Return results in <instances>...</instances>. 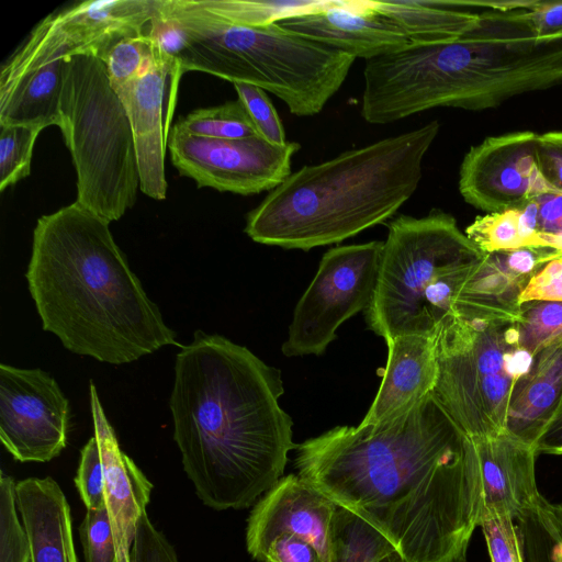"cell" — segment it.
<instances>
[{"instance_id":"cell-4","label":"cell","mask_w":562,"mask_h":562,"mask_svg":"<svg viewBox=\"0 0 562 562\" xmlns=\"http://www.w3.org/2000/svg\"><path fill=\"white\" fill-rule=\"evenodd\" d=\"M527 10H485L454 41L366 61L362 117L387 124L440 106L479 111L562 86V34L539 36Z\"/></svg>"},{"instance_id":"cell-35","label":"cell","mask_w":562,"mask_h":562,"mask_svg":"<svg viewBox=\"0 0 562 562\" xmlns=\"http://www.w3.org/2000/svg\"><path fill=\"white\" fill-rule=\"evenodd\" d=\"M479 527L492 562H524L517 526L509 514L483 507Z\"/></svg>"},{"instance_id":"cell-47","label":"cell","mask_w":562,"mask_h":562,"mask_svg":"<svg viewBox=\"0 0 562 562\" xmlns=\"http://www.w3.org/2000/svg\"><path fill=\"white\" fill-rule=\"evenodd\" d=\"M379 562H405L403 558L400 555L398 552L394 551L383 559H381Z\"/></svg>"},{"instance_id":"cell-32","label":"cell","mask_w":562,"mask_h":562,"mask_svg":"<svg viewBox=\"0 0 562 562\" xmlns=\"http://www.w3.org/2000/svg\"><path fill=\"white\" fill-rule=\"evenodd\" d=\"M100 59L105 66L112 88L116 89L135 80L154 64L155 49L144 33L117 41Z\"/></svg>"},{"instance_id":"cell-48","label":"cell","mask_w":562,"mask_h":562,"mask_svg":"<svg viewBox=\"0 0 562 562\" xmlns=\"http://www.w3.org/2000/svg\"><path fill=\"white\" fill-rule=\"evenodd\" d=\"M555 507H557V510H558V513H559V515L561 517V520H562V503L555 504Z\"/></svg>"},{"instance_id":"cell-31","label":"cell","mask_w":562,"mask_h":562,"mask_svg":"<svg viewBox=\"0 0 562 562\" xmlns=\"http://www.w3.org/2000/svg\"><path fill=\"white\" fill-rule=\"evenodd\" d=\"M515 326L519 347L535 357L562 341V302L535 300L521 303Z\"/></svg>"},{"instance_id":"cell-12","label":"cell","mask_w":562,"mask_h":562,"mask_svg":"<svg viewBox=\"0 0 562 562\" xmlns=\"http://www.w3.org/2000/svg\"><path fill=\"white\" fill-rule=\"evenodd\" d=\"M70 47L55 12L41 20L2 64L0 125L40 130L60 123V100Z\"/></svg>"},{"instance_id":"cell-19","label":"cell","mask_w":562,"mask_h":562,"mask_svg":"<svg viewBox=\"0 0 562 562\" xmlns=\"http://www.w3.org/2000/svg\"><path fill=\"white\" fill-rule=\"evenodd\" d=\"M470 438L480 463L483 507L507 513L516 519L540 503L543 496L536 481L535 447L506 430Z\"/></svg>"},{"instance_id":"cell-20","label":"cell","mask_w":562,"mask_h":562,"mask_svg":"<svg viewBox=\"0 0 562 562\" xmlns=\"http://www.w3.org/2000/svg\"><path fill=\"white\" fill-rule=\"evenodd\" d=\"M386 344L382 382L361 425H376L404 415L437 384V336H400Z\"/></svg>"},{"instance_id":"cell-39","label":"cell","mask_w":562,"mask_h":562,"mask_svg":"<svg viewBox=\"0 0 562 562\" xmlns=\"http://www.w3.org/2000/svg\"><path fill=\"white\" fill-rule=\"evenodd\" d=\"M75 485L87 509L105 505L104 476L101 454L95 437H91L80 451Z\"/></svg>"},{"instance_id":"cell-42","label":"cell","mask_w":562,"mask_h":562,"mask_svg":"<svg viewBox=\"0 0 562 562\" xmlns=\"http://www.w3.org/2000/svg\"><path fill=\"white\" fill-rule=\"evenodd\" d=\"M535 300L562 302V252L548 261L530 280L519 303Z\"/></svg>"},{"instance_id":"cell-26","label":"cell","mask_w":562,"mask_h":562,"mask_svg":"<svg viewBox=\"0 0 562 562\" xmlns=\"http://www.w3.org/2000/svg\"><path fill=\"white\" fill-rule=\"evenodd\" d=\"M464 233L483 254L525 247L562 250V244L558 239L531 229L519 207L477 216Z\"/></svg>"},{"instance_id":"cell-40","label":"cell","mask_w":562,"mask_h":562,"mask_svg":"<svg viewBox=\"0 0 562 562\" xmlns=\"http://www.w3.org/2000/svg\"><path fill=\"white\" fill-rule=\"evenodd\" d=\"M130 562H179L173 546L150 521L147 512L137 521Z\"/></svg>"},{"instance_id":"cell-24","label":"cell","mask_w":562,"mask_h":562,"mask_svg":"<svg viewBox=\"0 0 562 562\" xmlns=\"http://www.w3.org/2000/svg\"><path fill=\"white\" fill-rule=\"evenodd\" d=\"M562 394V341L533 357L512 391L505 430L535 447Z\"/></svg>"},{"instance_id":"cell-44","label":"cell","mask_w":562,"mask_h":562,"mask_svg":"<svg viewBox=\"0 0 562 562\" xmlns=\"http://www.w3.org/2000/svg\"><path fill=\"white\" fill-rule=\"evenodd\" d=\"M533 199L538 206V231L562 244V192H547Z\"/></svg>"},{"instance_id":"cell-14","label":"cell","mask_w":562,"mask_h":562,"mask_svg":"<svg viewBox=\"0 0 562 562\" xmlns=\"http://www.w3.org/2000/svg\"><path fill=\"white\" fill-rule=\"evenodd\" d=\"M538 135L531 131L485 138L464 156L459 191L486 213L518 207L535 196L560 192L542 176L537 160Z\"/></svg>"},{"instance_id":"cell-2","label":"cell","mask_w":562,"mask_h":562,"mask_svg":"<svg viewBox=\"0 0 562 562\" xmlns=\"http://www.w3.org/2000/svg\"><path fill=\"white\" fill-rule=\"evenodd\" d=\"M279 369L244 346L195 330L176 357L169 400L173 439L200 501L244 509L284 476L293 422Z\"/></svg>"},{"instance_id":"cell-45","label":"cell","mask_w":562,"mask_h":562,"mask_svg":"<svg viewBox=\"0 0 562 562\" xmlns=\"http://www.w3.org/2000/svg\"><path fill=\"white\" fill-rule=\"evenodd\" d=\"M527 16L539 36L562 34V1H536Z\"/></svg>"},{"instance_id":"cell-9","label":"cell","mask_w":562,"mask_h":562,"mask_svg":"<svg viewBox=\"0 0 562 562\" xmlns=\"http://www.w3.org/2000/svg\"><path fill=\"white\" fill-rule=\"evenodd\" d=\"M434 393L469 437L505 431L516 381L533 357L518 344L515 323L468 318L452 312L437 335Z\"/></svg>"},{"instance_id":"cell-22","label":"cell","mask_w":562,"mask_h":562,"mask_svg":"<svg viewBox=\"0 0 562 562\" xmlns=\"http://www.w3.org/2000/svg\"><path fill=\"white\" fill-rule=\"evenodd\" d=\"M159 0H93L55 11L70 55H102L117 41L146 33Z\"/></svg>"},{"instance_id":"cell-36","label":"cell","mask_w":562,"mask_h":562,"mask_svg":"<svg viewBox=\"0 0 562 562\" xmlns=\"http://www.w3.org/2000/svg\"><path fill=\"white\" fill-rule=\"evenodd\" d=\"M238 100L246 108L259 136L274 145H284L282 122L266 91L248 83H233Z\"/></svg>"},{"instance_id":"cell-28","label":"cell","mask_w":562,"mask_h":562,"mask_svg":"<svg viewBox=\"0 0 562 562\" xmlns=\"http://www.w3.org/2000/svg\"><path fill=\"white\" fill-rule=\"evenodd\" d=\"M394 551L381 532L338 506L333 522L330 562H379Z\"/></svg>"},{"instance_id":"cell-27","label":"cell","mask_w":562,"mask_h":562,"mask_svg":"<svg viewBox=\"0 0 562 562\" xmlns=\"http://www.w3.org/2000/svg\"><path fill=\"white\" fill-rule=\"evenodd\" d=\"M337 0H196L206 12L236 25L263 27L294 16L315 13Z\"/></svg>"},{"instance_id":"cell-5","label":"cell","mask_w":562,"mask_h":562,"mask_svg":"<svg viewBox=\"0 0 562 562\" xmlns=\"http://www.w3.org/2000/svg\"><path fill=\"white\" fill-rule=\"evenodd\" d=\"M439 128L431 121L303 166L248 213L245 233L259 244L307 251L383 223L418 188Z\"/></svg>"},{"instance_id":"cell-25","label":"cell","mask_w":562,"mask_h":562,"mask_svg":"<svg viewBox=\"0 0 562 562\" xmlns=\"http://www.w3.org/2000/svg\"><path fill=\"white\" fill-rule=\"evenodd\" d=\"M374 8L392 19L412 45L450 42L468 32L479 20L453 1H374Z\"/></svg>"},{"instance_id":"cell-37","label":"cell","mask_w":562,"mask_h":562,"mask_svg":"<svg viewBox=\"0 0 562 562\" xmlns=\"http://www.w3.org/2000/svg\"><path fill=\"white\" fill-rule=\"evenodd\" d=\"M78 531L86 562H117L115 540L105 505L87 509Z\"/></svg>"},{"instance_id":"cell-16","label":"cell","mask_w":562,"mask_h":562,"mask_svg":"<svg viewBox=\"0 0 562 562\" xmlns=\"http://www.w3.org/2000/svg\"><path fill=\"white\" fill-rule=\"evenodd\" d=\"M338 506L299 474L282 476L255 504L246 528L252 558L271 539L293 535L310 541L324 562L331 559L333 522Z\"/></svg>"},{"instance_id":"cell-11","label":"cell","mask_w":562,"mask_h":562,"mask_svg":"<svg viewBox=\"0 0 562 562\" xmlns=\"http://www.w3.org/2000/svg\"><path fill=\"white\" fill-rule=\"evenodd\" d=\"M300 145H274L256 135L239 139L195 136L176 126L168 150L172 165L198 187L241 195L272 191L291 175V160Z\"/></svg>"},{"instance_id":"cell-43","label":"cell","mask_w":562,"mask_h":562,"mask_svg":"<svg viewBox=\"0 0 562 562\" xmlns=\"http://www.w3.org/2000/svg\"><path fill=\"white\" fill-rule=\"evenodd\" d=\"M537 160L543 178L562 192V131L538 135Z\"/></svg>"},{"instance_id":"cell-6","label":"cell","mask_w":562,"mask_h":562,"mask_svg":"<svg viewBox=\"0 0 562 562\" xmlns=\"http://www.w3.org/2000/svg\"><path fill=\"white\" fill-rule=\"evenodd\" d=\"M188 34L181 57L187 71L256 86L279 98L296 116L318 114L340 89L355 58L274 23L249 27L228 23L196 0H162Z\"/></svg>"},{"instance_id":"cell-49","label":"cell","mask_w":562,"mask_h":562,"mask_svg":"<svg viewBox=\"0 0 562 562\" xmlns=\"http://www.w3.org/2000/svg\"><path fill=\"white\" fill-rule=\"evenodd\" d=\"M457 562H468L467 560V555L465 557H462L461 559H459Z\"/></svg>"},{"instance_id":"cell-13","label":"cell","mask_w":562,"mask_h":562,"mask_svg":"<svg viewBox=\"0 0 562 562\" xmlns=\"http://www.w3.org/2000/svg\"><path fill=\"white\" fill-rule=\"evenodd\" d=\"M70 407L41 369L0 364V440L14 460L47 462L67 443Z\"/></svg>"},{"instance_id":"cell-17","label":"cell","mask_w":562,"mask_h":562,"mask_svg":"<svg viewBox=\"0 0 562 562\" xmlns=\"http://www.w3.org/2000/svg\"><path fill=\"white\" fill-rule=\"evenodd\" d=\"M561 252L551 247H525L484 254L460 286L453 312L468 318L516 323L526 286Z\"/></svg>"},{"instance_id":"cell-38","label":"cell","mask_w":562,"mask_h":562,"mask_svg":"<svg viewBox=\"0 0 562 562\" xmlns=\"http://www.w3.org/2000/svg\"><path fill=\"white\" fill-rule=\"evenodd\" d=\"M146 35L160 58L181 65V57L188 44V34L181 22L164 9L162 0H159Z\"/></svg>"},{"instance_id":"cell-29","label":"cell","mask_w":562,"mask_h":562,"mask_svg":"<svg viewBox=\"0 0 562 562\" xmlns=\"http://www.w3.org/2000/svg\"><path fill=\"white\" fill-rule=\"evenodd\" d=\"M516 526L524 562H562V520L554 504L543 502Z\"/></svg>"},{"instance_id":"cell-8","label":"cell","mask_w":562,"mask_h":562,"mask_svg":"<svg viewBox=\"0 0 562 562\" xmlns=\"http://www.w3.org/2000/svg\"><path fill=\"white\" fill-rule=\"evenodd\" d=\"M58 127L77 173L76 202L120 220L136 201L139 176L126 111L100 58L67 57Z\"/></svg>"},{"instance_id":"cell-41","label":"cell","mask_w":562,"mask_h":562,"mask_svg":"<svg viewBox=\"0 0 562 562\" xmlns=\"http://www.w3.org/2000/svg\"><path fill=\"white\" fill-rule=\"evenodd\" d=\"M252 559L257 562H324L310 541L293 535L271 539Z\"/></svg>"},{"instance_id":"cell-34","label":"cell","mask_w":562,"mask_h":562,"mask_svg":"<svg viewBox=\"0 0 562 562\" xmlns=\"http://www.w3.org/2000/svg\"><path fill=\"white\" fill-rule=\"evenodd\" d=\"M14 480L0 475V562H31V549L24 526L18 518Z\"/></svg>"},{"instance_id":"cell-15","label":"cell","mask_w":562,"mask_h":562,"mask_svg":"<svg viewBox=\"0 0 562 562\" xmlns=\"http://www.w3.org/2000/svg\"><path fill=\"white\" fill-rule=\"evenodd\" d=\"M183 74L180 64L164 60L155 50V61L144 74L114 89L132 128L139 189L155 200L167 196L165 158Z\"/></svg>"},{"instance_id":"cell-18","label":"cell","mask_w":562,"mask_h":562,"mask_svg":"<svg viewBox=\"0 0 562 562\" xmlns=\"http://www.w3.org/2000/svg\"><path fill=\"white\" fill-rule=\"evenodd\" d=\"M279 24L305 38L366 61L401 50L409 42L401 27L374 8V1L337 0L315 13Z\"/></svg>"},{"instance_id":"cell-10","label":"cell","mask_w":562,"mask_h":562,"mask_svg":"<svg viewBox=\"0 0 562 562\" xmlns=\"http://www.w3.org/2000/svg\"><path fill=\"white\" fill-rule=\"evenodd\" d=\"M383 241L338 246L321 259L317 272L299 300L288 339L286 357L321 356L337 337L338 327L370 305Z\"/></svg>"},{"instance_id":"cell-21","label":"cell","mask_w":562,"mask_h":562,"mask_svg":"<svg viewBox=\"0 0 562 562\" xmlns=\"http://www.w3.org/2000/svg\"><path fill=\"white\" fill-rule=\"evenodd\" d=\"M90 407L103 468L105 506L114 540L130 544L134 540L137 521L146 513L153 484L120 448L93 382H90Z\"/></svg>"},{"instance_id":"cell-1","label":"cell","mask_w":562,"mask_h":562,"mask_svg":"<svg viewBox=\"0 0 562 562\" xmlns=\"http://www.w3.org/2000/svg\"><path fill=\"white\" fill-rule=\"evenodd\" d=\"M307 483L381 532L405 562H457L480 525L472 439L430 393L376 425L336 426L296 445Z\"/></svg>"},{"instance_id":"cell-33","label":"cell","mask_w":562,"mask_h":562,"mask_svg":"<svg viewBox=\"0 0 562 562\" xmlns=\"http://www.w3.org/2000/svg\"><path fill=\"white\" fill-rule=\"evenodd\" d=\"M0 190L27 177L33 148L42 130L22 125H0Z\"/></svg>"},{"instance_id":"cell-3","label":"cell","mask_w":562,"mask_h":562,"mask_svg":"<svg viewBox=\"0 0 562 562\" xmlns=\"http://www.w3.org/2000/svg\"><path fill=\"white\" fill-rule=\"evenodd\" d=\"M109 224L77 202L37 220L25 277L43 329L69 351L111 364L182 347Z\"/></svg>"},{"instance_id":"cell-46","label":"cell","mask_w":562,"mask_h":562,"mask_svg":"<svg viewBox=\"0 0 562 562\" xmlns=\"http://www.w3.org/2000/svg\"><path fill=\"white\" fill-rule=\"evenodd\" d=\"M536 451L562 456V394L550 422L536 443Z\"/></svg>"},{"instance_id":"cell-30","label":"cell","mask_w":562,"mask_h":562,"mask_svg":"<svg viewBox=\"0 0 562 562\" xmlns=\"http://www.w3.org/2000/svg\"><path fill=\"white\" fill-rule=\"evenodd\" d=\"M175 126L191 135L217 139H239L258 135L246 108L238 99L194 110Z\"/></svg>"},{"instance_id":"cell-7","label":"cell","mask_w":562,"mask_h":562,"mask_svg":"<svg viewBox=\"0 0 562 562\" xmlns=\"http://www.w3.org/2000/svg\"><path fill=\"white\" fill-rule=\"evenodd\" d=\"M368 327L387 342L400 336H437L456 295L483 252L456 218L431 210L400 215L387 225Z\"/></svg>"},{"instance_id":"cell-23","label":"cell","mask_w":562,"mask_h":562,"mask_svg":"<svg viewBox=\"0 0 562 562\" xmlns=\"http://www.w3.org/2000/svg\"><path fill=\"white\" fill-rule=\"evenodd\" d=\"M18 510L27 535L31 562H78L70 506L50 476L15 483Z\"/></svg>"}]
</instances>
